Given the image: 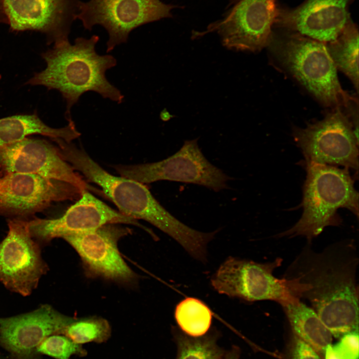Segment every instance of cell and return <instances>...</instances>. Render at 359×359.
I'll return each instance as SVG.
<instances>
[{"label": "cell", "instance_id": "obj_10", "mask_svg": "<svg viewBox=\"0 0 359 359\" xmlns=\"http://www.w3.org/2000/svg\"><path fill=\"white\" fill-rule=\"evenodd\" d=\"M278 5L277 0H239L200 35L215 31L228 49L259 51L271 40Z\"/></svg>", "mask_w": 359, "mask_h": 359}, {"label": "cell", "instance_id": "obj_20", "mask_svg": "<svg viewBox=\"0 0 359 359\" xmlns=\"http://www.w3.org/2000/svg\"><path fill=\"white\" fill-rule=\"evenodd\" d=\"M282 308L294 335L311 346L324 358L333 336L316 312L301 301Z\"/></svg>", "mask_w": 359, "mask_h": 359}, {"label": "cell", "instance_id": "obj_6", "mask_svg": "<svg viewBox=\"0 0 359 359\" xmlns=\"http://www.w3.org/2000/svg\"><path fill=\"white\" fill-rule=\"evenodd\" d=\"M282 261L278 257L258 263L230 256L211 276V285L219 294L247 302L270 300L282 307L297 303L308 286L296 278H276L273 272Z\"/></svg>", "mask_w": 359, "mask_h": 359}, {"label": "cell", "instance_id": "obj_24", "mask_svg": "<svg viewBox=\"0 0 359 359\" xmlns=\"http://www.w3.org/2000/svg\"><path fill=\"white\" fill-rule=\"evenodd\" d=\"M111 329L105 319L91 316L75 319L63 330L64 335L75 343L81 344L91 342L101 343L110 337Z\"/></svg>", "mask_w": 359, "mask_h": 359}, {"label": "cell", "instance_id": "obj_28", "mask_svg": "<svg viewBox=\"0 0 359 359\" xmlns=\"http://www.w3.org/2000/svg\"><path fill=\"white\" fill-rule=\"evenodd\" d=\"M240 350L238 347L233 346L227 352H225L222 359H239Z\"/></svg>", "mask_w": 359, "mask_h": 359}, {"label": "cell", "instance_id": "obj_13", "mask_svg": "<svg viewBox=\"0 0 359 359\" xmlns=\"http://www.w3.org/2000/svg\"><path fill=\"white\" fill-rule=\"evenodd\" d=\"M3 177L0 214L17 218L41 212L54 202L78 200L84 190L71 183L35 174L12 173Z\"/></svg>", "mask_w": 359, "mask_h": 359}, {"label": "cell", "instance_id": "obj_17", "mask_svg": "<svg viewBox=\"0 0 359 359\" xmlns=\"http://www.w3.org/2000/svg\"><path fill=\"white\" fill-rule=\"evenodd\" d=\"M74 318L49 305L15 316L0 318V346L19 359H31L47 337L62 334Z\"/></svg>", "mask_w": 359, "mask_h": 359}, {"label": "cell", "instance_id": "obj_22", "mask_svg": "<svg viewBox=\"0 0 359 359\" xmlns=\"http://www.w3.org/2000/svg\"><path fill=\"white\" fill-rule=\"evenodd\" d=\"M175 317L179 327L185 334L198 337L208 331L212 313L202 301L187 297L177 305Z\"/></svg>", "mask_w": 359, "mask_h": 359}, {"label": "cell", "instance_id": "obj_25", "mask_svg": "<svg viewBox=\"0 0 359 359\" xmlns=\"http://www.w3.org/2000/svg\"><path fill=\"white\" fill-rule=\"evenodd\" d=\"M37 353L51 356L56 359H69L73 355L84 356L86 351L78 344L66 336L51 335L38 347Z\"/></svg>", "mask_w": 359, "mask_h": 359}, {"label": "cell", "instance_id": "obj_4", "mask_svg": "<svg viewBox=\"0 0 359 359\" xmlns=\"http://www.w3.org/2000/svg\"><path fill=\"white\" fill-rule=\"evenodd\" d=\"M273 30L268 46L280 63L320 102L349 114L358 99L342 88L325 43L300 34Z\"/></svg>", "mask_w": 359, "mask_h": 359}, {"label": "cell", "instance_id": "obj_8", "mask_svg": "<svg viewBox=\"0 0 359 359\" xmlns=\"http://www.w3.org/2000/svg\"><path fill=\"white\" fill-rule=\"evenodd\" d=\"M293 135L306 162L358 171L359 137L342 109H334L322 120L304 128H294Z\"/></svg>", "mask_w": 359, "mask_h": 359}, {"label": "cell", "instance_id": "obj_12", "mask_svg": "<svg viewBox=\"0 0 359 359\" xmlns=\"http://www.w3.org/2000/svg\"><path fill=\"white\" fill-rule=\"evenodd\" d=\"M8 226L7 234L0 243V281L10 290L28 296L47 267L32 239L28 221L13 219L8 220Z\"/></svg>", "mask_w": 359, "mask_h": 359}, {"label": "cell", "instance_id": "obj_5", "mask_svg": "<svg viewBox=\"0 0 359 359\" xmlns=\"http://www.w3.org/2000/svg\"><path fill=\"white\" fill-rule=\"evenodd\" d=\"M305 168L303 213L292 227L279 234V237L302 236L311 242L325 227L340 224L342 220L337 214L340 208L359 216V193L348 169L311 162H306Z\"/></svg>", "mask_w": 359, "mask_h": 359}, {"label": "cell", "instance_id": "obj_15", "mask_svg": "<svg viewBox=\"0 0 359 359\" xmlns=\"http://www.w3.org/2000/svg\"><path fill=\"white\" fill-rule=\"evenodd\" d=\"M0 170L5 174H35L74 184L82 190L89 185L65 161L57 146L40 139L25 138L0 148Z\"/></svg>", "mask_w": 359, "mask_h": 359}, {"label": "cell", "instance_id": "obj_9", "mask_svg": "<svg viewBox=\"0 0 359 359\" xmlns=\"http://www.w3.org/2000/svg\"><path fill=\"white\" fill-rule=\"evenodd\" d=\"M112 167L120 176L142 183L167 180L196 184L215 191L227 188L231 180L205 158L197 139L185 141L179 151L161 161Z\"/></svg>", "mask_w": 359, "mask_h": 359}, {"label": "cell", "instance_id": "obj_3", "mask_svg": "<svg viewBox=\"0 0 359 359\" xmlns=\"http://www.w3.org/2000/svg\"><path fill=\"white\" fill-rule=\"evenodd\" d=\"M56 143L64 159L84 176L86 181L99 185L120 212L150 223L173 238L186 252L198 247L202 238L201 232L187 226L170 214L143 183L109 174L82 148L71 142L58 139Z\"/></svg>", "mask_w": 359, "mask_h": 359}, {"label": "cell", "instance_id": "obj_1", "mask_svg": "<svg viewBox=\"0 0 359 359\" xmlns=\"http://www.w3.org/2000/svg\"><path fill=\"white\" fill-rule=\"evenodd\" d=\"M308 242L282 277L308 285L301 298L310 303L332 336L359 332V258L351 240L316 252Z\"/></svg>", "mask_w": 359, "mask_h": 359}, {"label": "cell", "instance_id": "obj_19", "mask_svg": "<svg viewBox=\"0 0 359 359\" xmlns=\"http://www.w3.org/2000/svg\"><path fill=\"white\" fill-rule=\"evenodd\" d=\"M66 126L53 128L45 124L34 113L0 119V148L19 142L28 136L40 134L52 139H61L71 142L81 134L71 119Z\"/></svg>", "mask_w": 359, "mask_h": 359}, {"label": "cell", "instance_id": "obj_11", "mask_svg": "<svg viewBox=\"0 0 359 359\" xmlns=\"http://www.w3.org/2000/svg\"><path fill=\"white\" fill-rule=\"evenodd\" d=\"M131 231L128 228L109 224L62 238L78 254L88 276L132 285L138 276L125 262L118 247L120 239Z\"/></svg>", "mask_w": 359, "mask_h": 359}, {"label": "cell", "instance_id": "obj_23", "mask_svg": "<svg viewBox=\"0 0 359 359\" xmlns=\"http://www.w3.org/2000/svg\"><path fill=\"white\" fill-rule=\"evenodd\" d=\"M174 336L178 346L177 359H222L225 352L217 344V336L208 335L193 337L176 328Z\"/></svg>", "mask_w": 359, "mask_h": 359}, {"label": "cell", "instance_id": "obj_18", "mask_svg": "<svg viewBox=\"0 0 359 359\" xmlns=\"http://www.w3.org/2000/svg\"><path fill=\"white\" fill-rule=\"evenodd\" d=\"M79 0H2V4L12 29L40 31L55 43L68 39Z\"/></svg>", "mask_w": 359, "mask_h": 359}, {"label": "cell", "instance_id": "obj_26", "mask_svg": "<svg viewBox=\"0 0 359 359\" xmlns=\"http://www.w3.org/2000/svg\"><path fill=\"white\" fill-rule=\"evenodd\" d=\"M335 344L326 347L324 359H359V332L345 335Z\"/></svg>", "mask_w": 359, "mask_h": 359}, {"label": "cell", "instance_id": "obj_29", "mask_svg": "<svg viewBox=\"0 0 359 359\" xmlns=\"http://www.w3.org/2000/svg\"><path fill=\"white\" fill-rule=\"evenodd\" d=\"M4 182V178L3 177L2 178H0V190L2 187Z\"/></svg>", "mask_w": 359, "mask_h": 359}, {"label": "cell", "instance_id": "obj_2", "mask_svg": "<svg viewBox=\"0 0 359 359\" xmlns=\"http://www.w3.org/2000/svg\"><path fill=\"white\" fill-rule=\"evenodd\" d=\"M99 40L93 35L89 38L77 37L73 44L68 39L55 43L42 54L46 68L26 82L58 90L66 103L67 121L72 119L71 108L86 92L94 91L118 104L123 101L124 95L106 77V71L116 65L117 60L111 55L97 53Z\"/></svg>", "mask_w": 359, "mask_h": 359}, {"label": "cell", "instance_id": "obj_30", "mask_svg": "<svg viewBox=\"0 0 359 359\" xmlns=\"http://www.w3.org/2000/svg\"><path fill=\"white\" fill-rule=\"evenodd\" d=\"M0 79H1V75H0Z\"/></svg>", "mask_w": 359, "mask_h": 359}, {"label": "cell", "instance_id": "obj_7", "mask_svg": "<svg viewBox=\"0 0 359 359\" xmlns=\"http://www.w3.org/2000/svg\"><path fill=\"white\" fill-rule=\"evenodd\" d=\"M176 5L160 0H79L75 18L83 27L91 30L100 25L109 38L106 51L109 52L127 42L130 33L142 25L172 17Z\"/></svg>", "mask_w": 359, "mask_h": 359}, {"label": "cell", "instance_id": "obj_16", "mask_svg": "<svg viewBox=\"0 0 359 359\" xmlns=\"http://www.w3.org/2000/svg\"><path fill=\"white\" fill-rule=\"evenodd\" d=\"M124 223L137 226L148 231L132 217L123 214L84 190L77 201L60 217L28 221L32 237L44 241L96 229L109 224Z\"/></svg>", "mask_w": 359, "mask_h": 359}, {"label": "cell", "instance_id": "obj_27", "mask_svg": "<svg viewBox=\"0 0 359 359\" xmlns=\"http://www.w3.org/2000/svg\"><path fill=\"white\" fill-rule=\"evenodd\" d=\"M289 350V359H322L309 344L293 335Z\"/></svg>", "mask_w": 359, "mask_h": 359}, {"label": "cell", "instance_id": "obj_21", "mask_svg": "<svg viewBox=\"0 0 359 359\" xmlns=\"http://www.w3.org/2000/svg\"><path fill=\"white\" fill-rule=\"evenodd\" d=\"M337 69L351 80L359 91V28L351 20L337 38L326 43Z\"/></svg>", "mask_w": 359, "mask_h": 359}, {"label": "cell", "instance_id": "obj_14", "mask_svg": "<svg viewBox=\"0 0 359 359\" xmlns=\"http://www.w3.org/2000/svg\"><path fill=\"white\" fill-rule=\"evenodd\" d=\"M356 0H304L295 7L278 4L274 28L327 43L335 40L352 20Z\"/></svg>", "mask_w": 359, "mask_h": 359}]
</instances>
